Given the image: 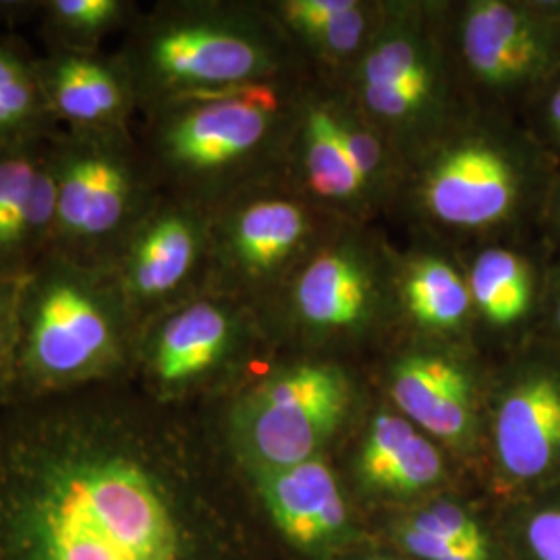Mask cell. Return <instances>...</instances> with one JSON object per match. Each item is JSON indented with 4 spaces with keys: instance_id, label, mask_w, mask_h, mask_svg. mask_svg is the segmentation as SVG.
Wrapping results in <instances>:
<instances>
[{
    "instance_id": "16",
    "label": "cell",
    "mask_w": 560,
    "mask_h": 560,
    "mask_svg": "<svg viewBox=\"0 0 560 560\" xmlns=\"http://www.w3.org/2000/svg\"><path fill=\"white\" fill-rule=\"evenodd\" d=\"M237 476L280 560H340L372 541L332 457Z\"/></svg>"
},
{
    "instance_id": "26",
    "label": "cell",
    "mask_w": 560,
    "mask_h": 560,
    "mask_svg": "<svg viewBox=\"0 0 560 560\" xmlns=\"http://www.w3.org/2000/svg\"><path fill=\"white\" fill-rule=\"evenodd\" d=\"M497 509L509 560H560V486Z\"/></svg>"
},
{
    "instance_id": "22",
    "label": "cell",
    "mask_w": 560,
    "mask_h": 560,
    "mask_svg": "<svg viewBox=\"0 0 560 560\" xmlns=\"http://www.w3.org/2000/svg\"><path fill=\"white\" fill-rule=\"evenodd\" d=\"M55 214L52 138L0 145V279H23L50 252Z\"/></svg>"
},
{
    "instance_id": "12",
    "label": "cell",
    "mask_w": 560,
    "mask_h": 560,
    "mask_svg": "<svg viewBox=\"0 0 560 560\" xmlns=\"http://www.w3.org/2000/svg\"><path fill=\"white\" fill-rule=\"evenodd\" d=\"M446 23L471 106L521 119L560 75V0H448Z\"/></svg>"
},
{
    "instance_id": "10",
    "label": "cell",
    "mask_w": 560,
    "mask_h": 560,
    "mask_svg": "<svg viewBox=\"0 0 560 560\" xmlns=\"http://www.w3.org/2000/svg\"><path fill=\"white\" fill-rule=\"evenodd\" d=\"M340 224L301 196L282 173L256 183L212 210L203 289L261 312Z\"/></svg>"
},
{
    "instance_id": "15",
    "label": "cell",
    "mask_w": 560,
    "mask_h": 560,
    "mask_svg": "<svg viewBox=\"0 0 560 560\" xmlns=\"http://www.w3.org/2000/svg\"><path fill=\"white\" fill-rule=\"evenodd\" d=\"M332 460L368 520L476 483L459 460L374 386Z\"/></svg>"
},
{
    "instance_id": "31",
    "label": "cell",
    "mask_w": 560,
    "mask_h": 560,
    "mask_svg": "<svg viewBox=\"0 0 560 560\" xmlns=\"http://www.w3.org/2000/svg\"><path fill=\"white\" fill-rule=\"evenodd\" d=\"M541 240L548 245L550 252H559L560 249V166L557 171V177L552 180L548 201L544 208V217H541Z\"/></svg>"
},
{
    "instance_id": "4",
    "label": "cell",
    "mask_w": 560,
    "mask_h": 560,
    "mask_svg": "<svg viewBox=\"0 0 560 560\" xmlns=\"http://www.w3.org/2000/svg\"><path fill=\"white\" fill-rule=\"evenodd\" d=\"M119 59L141 110L310 75L264 2H164L136 23Z\"/></svg>"
},
{
    "instance_id": "3",
    "label": "cell",
    "mask_w": 560,
    "mask_h": 560,
    "mask_svg": "<svg viewBox=\"0 0 560 560\" xmlns=\"http://www.w3.org/2000/svg\"><path fill=\"white\" fill-rule=\"evenodd\" d=\"M303 80L226 88L164 102L148 115L145 162L166 196L214 210L282 173Z\"/></svg>"
},
{
    "instance_id": "7",
    "label": "cell",
    "mask_w": 560,
    "mask_h": 560,
    "mask_svg": "<svg viewBox=\"0 0 560 560\" xmlns=\"http://www.w3.org/2000/svg\"><path fill=\"white\" fill-rule=\"evenodd\" d=\"M275 353L358 361L399 335L390 245L340 224L260 312Z\"/></svg>"
},
{
    "instance_id": "32",
    "label": "cell",
    "mask_w": 560,
    "mask_h": 560,
    "mask_svg": "<svg viewBox=\"0 0 560 560\" xmlns=\"http://www.w3.org/2000/svg\"><path fill=\"white\" fill-rule=\"evenodd\" d=\"M340 560H407L402 559L397 552L388 550L386 546H382L378 541H368L363 544L358 550L349 552L347 557H342Z\"/></svg>"
},
{
    "instance_id": "18",
    "label": "cell",
    "mask_w": 560,
    "mask_h": 560,
    "mask_svg": "<svg viewBox=\"0 0 560 560\" xmlns=\"http://www.w3.org/2000/svg\"><path fill=\"white\" fill-rule=\"evenodd\" d=\"M457 254L467 275L481 353L499 360L536 339L550 260L544 240L483 241Z\"/></svg>"
},
{
    "instance_id": "2",
    "label": "cell",
    "mask_w": 560,
    "mask_h": 560,
    "mask_svg": "<svg viewBox=\"0 0 560 560\" xmlns=\"http://www.w3.org/2000/svg\"><path fill=\"white\" fill-rule=\"evenodd\" d=\"M557 171L521 119L469 106L402 166L388 212L413 240L453 249L541 237Z\"/></svg>"
},
{
    "instance_id": "8",
    "label": "cell",
    "mask_w": 560,
    "mask_h": 560,
    "mask_svg": "<svg viewBox=\"0 0 560 560\" xmlns=\"http://www.w3.org/2000/svg\"><path fill=\"white\" fill-rule=\"evenodd\" d=\"M448 0H384L365 52L339 83L400 171L471 106L448 42Z\"/></svg>"
},
{
    "instance_id": "27",
    "label": "cell",
    "mask_w": 560,
    "mask_h": 560,
    "mask_svg": "<svg viewBox=\"0 0 560 560\" xmlns=\"http://www.w3.org/2000/svg\"><path fill=\"white\" fill-rule=\"evenodd\" d=\"M44 13L59 48L94 52V44L129 18L131 4L122 0H52L44 4Z\"/></svg>"
},
{
    "instance_id": "6",
    "label": "cell",
    "mask_w": 560,
    "mask_h": 560,
    "mask_svg": "<svg viewBox=\"0 0 560 560\" xmlns=\"http://www.w3.org/2000/svg\"><path fill=\"white\" fill-rule=\"evenodd\" d=\"M140 324L110 270L48 252L21 279L13 378L55 393L136 363Z\"/></svg>"
},
{
    "instance_id": "1",
    "label": "cell",
    "mask_w": 560,
    "mask_h": 560,
    "mask_svg": "<svg viewBox=\"0 0 560 560\" xmlns=\"http://www.w3.org/2000/svg\"><path fill=\"white\" fill-rule=\"evenodd\" d=\"M0 560H280L214 434L161 402L0 428Z\"/></svg>"
},
{
    "instance_id": "30",
    "label": "cell",
    "mask_w": 560,
    "mask_h": 560,
    "mask_svg": "<svg viewBox=\"0 0 560 560\" xmlns=\"http://www.w3.org/2000/svg\"><path fill=\"white\" fill-rule=\"evenodd\" d=\"M536 340H541L560 351V249L550 252V260L546 268V284Z\"/></svg>"
},
{
    "instance_id": "17",
    "label": "cell",
    "mask_w": 560,
    "mask_h": 560,
    "mask_svg": "<svg viewBox=\"0 0 560 560\" xmlns=\"http://www.w3.org/2000/svg\"><path fill=\"white\" fill-rule=\"evenodd\" d=\"M212 212L159 196L106 266L138 324L206 284Z\"/></svg>"
},
{
    "instance_id": "5",
    "label": "cell",
    "mask_w": 560,
    "mask_h": 560,
    "mask_svg": "<svg viewBox=\"0 0 560 560\" xmlns=\"http://www.w3.org/2000/svg\"><path fill=\"white\" fill-rule=\"evenodd\" d=\"M370 393L358 361L275 353L224 397L214 439L240 474L332 457Z\"/></svg>"
},
{
    "instance_id": "25",
    "label": "cell",
    "mask_w": 560,
    "mask_h": 560,
    "mask_svg": "<svg viewBox=\"0 0 560 560\" xmlns=\"http://www.w3.org/2000/svg\"><path fill=\"white\" fill-rule=\"evenodd\" d=\"M48 119L38 62L0 40V145L46 138Z\"/></svg>"
},
{
    "instance_id": "13",
    "label": "cell",
    "mask_w": 560,
    "mask_h": 560,
    "mask_svg": "<svg viewBox=\"0 0 560 560\" xmlns=\"http://www.w3.org/2000/svg\"><path fill=\"white\" fill-rule=\"evenodd\" d=\"M57 214L50 252L108 266L159 198L129 133L69 131L52 140Z\"/></svg>"
},
{
    "instance_id": "29",
    "label": "cell",
    "mask_w": 560,
    "mask_h": 560,
    "mask_svg": "<svg viewBox=\"0 0 560 560\" xmlns=\"http://www.w3.org/2000/svg\"><path fill=\"white\" fill-rule=\"evenodd\" d=\"M21 279H0V381L13 378L18 351V305Z\"/></svg>"
},
{
    "instance_id": "24",
    "label": "cell",
    "mask_w": 560,
    "mask_h": 560,
    "mask_svg": "<svg viewBox=\"0 0 560 560\" xmlns=\"http://www.w3.org/2000/svg\"><path fill=\"white\" fill-rule=\"evenodd\" d=\"M264 4L310 73L342 81L372 40L384 0H270Z\"/></svg>"
},
{
    "instance_id": "23",
    "label": "cell",
    "mask_w": 560,
    "mask_h": 560,
    "mask_svg": "<svg viewBox=\"0 0 560 560\" xmlns=\"http://www.w3.org/2000/svg\"><path fill=\"white\" fill-rule=\"evenodd\" d=\"M38 69L50 115L65 120L69 131L129 133L127 120L138 102L120 59L57 48Z\"/></svg>"
},
{
    "instance_id": "11",
    "label": "cell",
    "mask_w": 560,
    "mask_h": 560,
    "mask_svg": "<svg viewBox=\"0 0 560 560\" xmlns=\"http://www.w3.org/2000/svg\"><path fill=\"white\" fill-rule=\"evenodd\" d=\"M478 486L517 501L560 486V351L529 340L492 360Z\"/></svg>"
},
{
    "instance_id": "20",
    "label": "cell",
    "mask_w": 560,
    "mask_h": 560,
    "mask_svg": "<svg viewBox=\"0 0 560 560\" xmlns=\"http://www.w3.org/2000/svg\"><path fill=\"white\" fill-rule=\"evenodd\" d=\"M370 532L407 560H509L497 502L476 483L374 515Z\"/></svg>"
},
{
    "instance_id": "21",
    "label": "cell",
    "mask_w": 560,
    "mask_h": 560,
    "mask_svg": "<svg viewBox=\"0 0 560 560\" xmlns=\"http://www.w3.org/2000/svg\"><path fill=\"white\" fill-rule=\"evenodd\" d=\"M390 266L399 335L478 347L471 293L457 249L420 240L407 249L390 245Z\"/></svg>"
},
{
    "instance_id": "9",
    "label": "cell",
    "mask_w": 560,
    "mask_h": 560,
    "mask_svg": "<svg viewBox=\"0 0 560 560\" xmlns=\"http://www.w3.org/2000/svg\"><path fill=\"white\" fill-rule=\"evenodd\" d=\"M270 355L275 347L256 307L201 289L141 324L133 365L154 402L177 407L226 397Z\"/></svg>"
},
{
    "instance_id": "19",
    "label": "cell",
    "mask_w": 560,
    "mask_h": 560,
    "mask_svg": "<svg viewBox=\"0 0 560 560\" xmlns=\"http://www.w3.org/2000/svg\"><path fill=\"white\" fill-rule=\"evenodd\" d=\"M282 175L335 221L370 226L378 217L340 136L332 81L314 73L303 81Z\"/></svg>"
},
{
    "instance_id": "14",
    "label": "cell",
    "mask_w": 560,
    "mask_h": 560,
    "mask_svg": "<svg viewBox=\"0 0 560 560\" xmlns=\"http://www.w3.org/2000/svg\"><path fill=\"white\" fill-rule=\"evenodd\" d=\"M490 368L474 345L397 335L365 370L382 397L478 483Z\"/></svg>"
},
{
    "instance_id": "28",
    "label": "cell",
    "mask_w": 560,
    "mask_h": 560,
    "mask_svg": "<svg viewBox=\"0 0 560 560\" xmlns=\"http://www.w3.org/2000/svg\"><path fill=\"white\" fill-rule=\"evenodd\" d=\"M521 122L560 166V75L529 102Z\"/></svg>"
}]
</instances>
